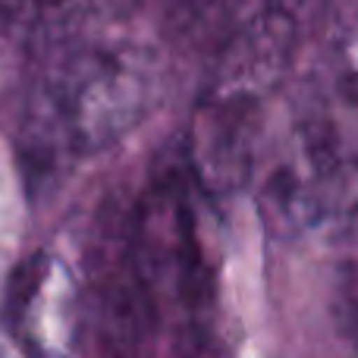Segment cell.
<instances>
[{
	"instance_id": "obj_1",
	"label": "cell",
	"mask_w": 358,
	"mask_h": 358,
	"mask_svg": "<svg viewBox=\"0 0 358 358\" xmlns=\"http://www.w3.org/2000/svg\"><path fill=\"white\" fill-rule=\"evenodd\" d=\"M255 201L267 229L299 236L358 192V31L336 38L305 69L283 123L261 142Z\"/></svg>"
},
{
	"instance_id": "obj_2",
	"label": "cell",
	"mask_w": 358,
	"mask_h": 358,
	"mask_svg": "<svg viewBox=\"0 0 358 358\" xmlns=\"http://www.w3.org/2000/svg\"><path fill=\"white\" fill-rule=\"evenodd\" d=\"M292 13L267 6L217 54L195 98L185 170L208 198L236 192L258 164L267 104L289 73Z\"/></svg>"
},
{
	"instance_id": "obj_3",
	"label": "cell",
	"mask_w": 358,
	"mask_h": 358,
	"mask_svg": "<svg viewBox=\"0 0 358 358\" xmlns=\"http://www.w3.org/2000/svg\"><path fill=\"white\" fill-rule=\"evenodd\" d=\"M164 94V60L136 35L76 44L54 63L35 104V138L48 157L98 155L129 136Z\"/></svg>"
},
{
	"instance_id": "obj_4",
	"label": "cell",
	"mask_w": 358,
	"mask_h": 358,
	"mask_svg": "<svg viewBox=\"0 0 358 358\" xmlns=\"http://www.w3.org/2000/svg\"><path fill=\"white\" fill-rule=\"evenodd\" d=\"M208 198L189 170L157 179L142 198L129 242V271L142 308L198 311L214 296V267L198 201Z\"/></svg>"
},
{
	"instance_id": "obj_5",
	"label": "cell",
	"mask_w": 358,
	"mask_h": 358,
	"mask_svg": "<svg viewBox=\"0 0 358 358\" xmlns=\"http://www.w3.org/2000/svg\"><path fill=\"white\" fill-rule=\"evenodd\" d=\"M334 305L340 327L358 340V192L346 204V229H343L340 258H336Z\"/></svg>"
},
{
	"instance_id": "obj_6",
	"label": "cell",
	"mask_w": 358,
	"mask_h": 358,
	"mask_svg": "<svg viewBox=\"0 0 358 358\" xmlns=\"http://www.w3.org/2000/svg\"><path fill=\"white\" fill-rule=\"evenodd\" d=\"M170 358H229V349L223 346V340L210 330L208 321L189 317V321L176 330L173 346H170Z\"/></svg>"
},
{
	"instance_id": "obj_7",
	"label": "cell",
	"mask_w": 358,
	"mask_h": 358,
	"mask_svg": "<svg viewBox=\"0 0 358 358\" xmlns=\"http://www.w3.org/2000/svg\"><path fill=\"white\" fill-rule=\"evenodd\" d=\"M167 3L179 19H198V16H208L210 10H217L220 0H167Z\"/></svg>"
}]
</instances>
